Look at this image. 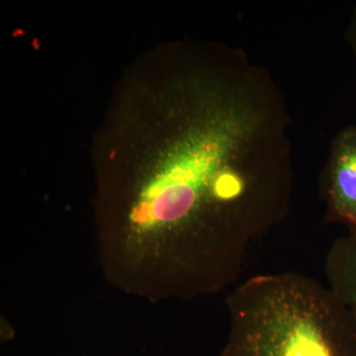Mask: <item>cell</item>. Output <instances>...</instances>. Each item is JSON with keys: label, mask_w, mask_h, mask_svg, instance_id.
<instances>
[{"label": "cell", "mask_w": 356, "mask_h": 356, "mask_svg": "<svg viewBox=\"0 0 356 356\" xmlns=\"http://www.w3.org/2000/svg\"><path fill=\"white\" fill-rule=\"evenodd\" d=\"M107 115L95 203L105 273L163 301L236 284L291 206V119L268 70L227 44H177L123 79Z\"/></svg>", "instance_id": "6da1fadb"}, {"label": "cell", "mask_w": 356, "mask_h": 356, "mask_svg": "<svg viewBox=\"0 0 356 356\" xmlns=\"http://www.w3.org/2000/svg\"><path fill=\"white\" fill-rule=\"evenodd\" d=\"M220 356H356V322L327 284L297 273L259 274L227 299Z\"/></svg>", "instance_id": "7a4b0ae2"}, {"label": "cell", "mask_w": 356, "mask_h": 356, "mask_svg": "<svg viewBox=\"0 0 356 356\" xmlns=\"http://www.w3.org/2000/svg\"><path fill=\"white\" fill-rule=\"evenodd\" d=\"M321 191L327 222L356 231V125L339 131L332 140Z\"/></svg>", "instance_id": "3957f363"}, {"label": "cell", "mask_w": 356, "mask_h": 356, "mask_svg": "<svg viewBox=\"0 0 356 356\" xmlns=\"http://www.w3.org/2000/svg\"><path fill=\"white\" fill-rule=\"evenodd\" d=\"M325 273L327 287L356 322V231L334 241L325 257Z\"/></svg>", "instance_id": "277c9868"}, {"label": "cell", "mask_w": 356, "mask_h": 356, "mask_svg": "<svg viewBox=\"0 0 356 356\" xmlns=\"http://www.w3.org/2000/svg\"><path fill=\"white\" fill-rule=\"evenodd\" d=\"M346 36L356 57V8L353 14L348 29H346Z\"/></svg>", "instance_id": "5b68a950"}]
</instances>
